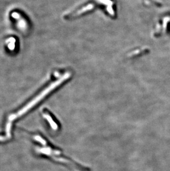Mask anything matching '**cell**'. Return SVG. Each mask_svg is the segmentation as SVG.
Returning <instances> with one entry per match:
<instances>
[{"mask_svg": "<svg viewBox=\"0 0 170 171\" xmlns=\"http://www.w3.org/2000/svg\"><path fill=\"white\" fill-rule=\"evenodd\" d=\"M61 82V80L56 81L54 83L51 84V85L48 86L46 89H45L44 90H43L42 92L40 93L39 94H38L37 97H36L34 99L32 100L29 103H28L27 105L24 107L23 108H22L21 110H19L16 113L13 114L12 115L10 116L8 118V122L11 123L12 121L14 120L15 119H16L17 118L20 117L22 115H23L24 113H26V112L28 111L30 108L34 107L35 104L38 103L41 100L43 99L45 97L48 95L51 91H53L54 89H55V88H56L60 84Z\"/></svg>", "mask_w": 170, "mask_h": 171, "instance_id": "6da1fadb", "label": "cell"}, {"mask_svg": "<svg viewBox=\"0 0 170 171\" xmlns=\"http://www.w3.org/2000/svg\"><path fill=\"white\" fill-rule=\"evenodd\" d=\"M43 117L48 121L50 126H51V129L54 131H57L59 129V126L57 123L54 121V119L52 118L49 113H43Z\"/></svg>", "mask_w": 170, "mask_h": 171, "instance_id": "7a4b0ae2", "label": "cell"}, {"mask_svg": "<svg viewBox=\"0 0 170 171\" xmlns=\"http://www.w3.org/2000/svg\"><path fill=\"white\" fill-rule=\"evenodd\" d=\"M34 139L36 141H37L38 142H39L41 143L42 145H43V146L47 145V141H45L41 137L39 136H34Z\"/></svg>", "mask_w": 170, "mask_h": 171, "instance_id": "3957f363", "label": "cell"}]
</instances>
